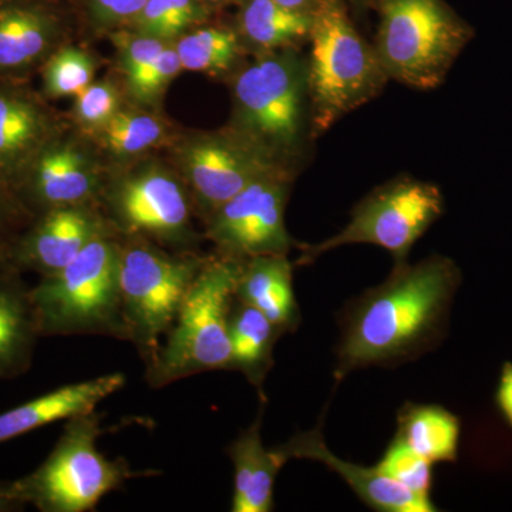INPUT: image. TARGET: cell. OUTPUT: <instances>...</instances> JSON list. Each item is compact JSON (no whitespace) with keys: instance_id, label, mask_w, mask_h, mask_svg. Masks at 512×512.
<instances>
[{"instance_id":"cell-1","label":"cell","mask_w":512,"mask_h":512,"mask_svg":"<svg viewBox=\"0 0 512 512\" xmlns=\"http://www.w3.org/2000/svg\"><path fill=\"white\" fill-rule=\"evenodd\" d=\"M460 284V269L447 256L394 265L386 281L343 311L335 383L356 370L399 366L436 349Z\"/></svg>"},{"instance_id":"cell-2","label":"cell","mask_w":512,"mask_h":512,"mask_svg":"<svg viewBox=\"0 0 512 512\" xmlns=\"http://www.w3.org/2000/svg\"><path fill=\"white\" fill-rule=\"evenodd\" d=\"M228 80L232 110L227 127L296 177L315 141L305 53L285 49L254 55Z\"/></svg>"},{"instance_id":"cell-3","label":"cell","mask_w":512,"mask_h":512,"mask_svg":"<svg viewBox=\"0 0 512 512\" xmlns=\"http://www.w3.org/2000/svg\"><path fill=\"white\" fill-rule=\"evenodd\" d=\"M309 92L313 138L376 99L390 82L375 46L360 35L346 0H322L309 37Z\"/></svg>"},{"instance_id":"cell-4","label":"cell","mask_w":512,"mask_h":512,"mask_svg":"<svg viewBox=\"0 0 512 512\" xmlns=\"http://www.w3.org/2000/svg\"><path fill=\"white\" fill-rule=\"evenodd\" d=\"M30 296L40 338L127 340L121 311L119 235L94 239L59 272L40 276Z\"/></svg>"},{"instance_id":"cell-5","label":"cell","mask_w":512,"mask_h":512,"mask_svg":"<svg viewBox=\"0 0 512 512\" xmlns=\"http://www.w3.org/2000/svg\"><path fill=\"white\" fill-rule=\"evenodd\" d=\"M241 266L242 259L207 256L156 359L146 367L148 386L161 389L200 373L231 372L229 315Z\"/></svg>"},{"instance_id":"cell-6","label":"cell","mask_w":512,"mask_h":512,"mask_svg":"<svg viewBox=\"0 0 512 512\" xmlns=\"http://www.w3.org/2000/svg\"><path fill=\"white\" fill-rule=\"evenodd\" d=\"M100 413L66 420L62 436L46 460L28 476L15 480L23 503L40 512H89L127 481L157 471L134 470L124 458H107L97 448L103 433Z\"/></svg>"},{"instance_id":"cell-7","label":"cell","mask_w":512,"mask_h":512,"mask_svg":"<svg viewBox=\"0 0 512 512\" xmlns=\"http://www.w3.org/2000/svg\"><path fill=\"white\" fill-rule=\"evenodd\" d=\"M375 49L390 82L434 90L473 40L474 30L444 0H379Z\"/></svg>"},{"instance_id":"cell-8","label":"cell","mask_w":512,"mask_h":512,"mask_svg":"<svg viewBox=\"0 0 512 512\" xmlns=\"http://www.w3.org/2000/svg\"><path fill=\"white\" fill-rule=\"evenodd\" d=\"M119 238L127 342L147 367L156 359L208 255L170 251L141 238Z\"/></svg>"},{"instance_id":"cell-9","label":"cell","mask_w":512,"mask_h":512,"mask_svg":"<svg viewBox=\"0 0 512 512\" xmlns=\"http://www.w3.org/2000/svg\"><path fill=\"white\" fill-rule=\"evenodd\" d=\"M99 205L119 237L141 238L177 252H198L190 191L177 170L144 161L106 175Z\"/></svg>"},{"instance_id":"cell-10","label":"cell","mask_w":512,"mask_h":512,"mask_svg":"<svg viewBox=\"0 0 512 512\" xmlns=\"http://www.w3.org/2000/svg\"><path fill=\"white\" fill-rule=\"evenodd\" d=\"M444 214V195L436 184L412 175H397L362 198L338 234L318 244H299L295 266L311 265L320 256L346 245L386 249L394 265L407 264L414 245Z\"/></svg>"},{"instance_id":"cell-11","label":"cell","mask_w":512,"mask_h":512,"mask_svg":"<svg viewBox=\"0 0 512 512\" xmlns=\"http://www.w3.org/2000/svg\"><path fill=\"white\" fill-rule=\"evenodd\" d=\"M174 158L201 222L256 181L272 175L296 178L228 127L183 138Z\"/></svg>"},{"instance_id":"cell-12","label":"cell","mask_w":512,"mask_h":512,"mask_svg":"<svg viewBox=\"0 0 512 512\" xmlns=\"http://www.w3.org/2000/svg\"><path fill=\"white\" fill-rule=\"evenodd\" d=\"M293 181L289 175H272L249 185L202 222L205 241L217 254L242 261L289 255L299 247L285 220Z\"/></svg>"},{"instance_id":"cell-13","label":"cell","mask_w":512,"mask_h":512,"mask_svg":"<svg viewBox=\"0 0 512 512\" xmlns=\"http://www.w3.org/2000/svg\"><path fill=\"white\" fill-rule=\"evenodd\" d=\"M106 175L90 148L62 130L40 151L15 192L36 217L53 208L99 202Z\"/></svg>"},{"instance_id":"cell-14","label":"cell","mask_w":512,"mask_h":512,"mask_svg":"<svg viewBox=\"0 0 512 512\" xmlns=\"http://www.w3.org/2000/svg\"><path fill=\"white\" fill-rule=\"evenodd\" d=\"M110 234L116 232L99 202L53 208L33 218L5 261L22 274L53 275L69 265L94 239Z\"/></svg>"},{"instance_id":"cell-15","label":"cell","mask_w":512,"mask_h":512,"mask_svg":"<svg viewBox=\"0 0 512 512\" xmlns=\"http://www.w3.org/2000/svg\"><path fill=\"white\" fill-rule=\"evenodd\" d=\"M62 131L26 80L0 79V183L15 191L35 158Z\"/></svg>"},{"instance_id":"cell-16","label":"cell","mask_w":512,"mask_h":512,"mask_svg":"<svg viewBox=\"0 0 512 512\" xmlns=\"http://www.w3.org/2000/svg\"><path fill=\"white\" fill-rule=\"evenodd\" d=\"M64 33L52 0H0V79L28 80L64 45Z\"/></svg>"},{"instance_id":"cell-17","label":"cell","mask_w":512,"mask_h":512,"mask_svg":"<svg viewBox=\"0 0 512 512\" xmlns=\"http://www.w3.org/2000/svg\"><path fill=\"white\" fill-rule=\"evenodd\" d=\"M323 424L312 430L295 434L274 450L288 463L291 460H311L325 464L335 471L363 504L379 512H436V504L431 497H421L390 480L376 467H363L349 463L333 454L326 446L322 430Z\"/></svg>"},{"instance_id":"cell-18","label":"cell","mask_w":512,"mask_h":512,"mask_svg":"<svg viewBox=\"0 0 512 512\" xmlns=\"http://www.w3.org/2000/svg\"><path fill=\"white\" fill-rule=\"evenodd\" d=\"M126 386L123 373H110L70 383L36 399L19 404L0 413V444L42 429L60 420H69L80 414L93 412L97 404L113 396Z\"/></svg>"},{"instance_id":"cell-19","label":"cell","mask_w":512,"mask_h":512,"mask_svg":"<svg viewBox=\"0 0 512 512\" xmlns=\"http://www.w3.org/2000/svg\"><path fill=\"white\" fill-rule=\"evenodd\" d=\"M39 338L30 288L22 272L0 259V380L28 372Z\"/></svg>"},{"instance_id":"cell-20","label":"cell","mask_w":512,"mask_h":512,"mask_svg":"<svg viewBox=\"0 0 512 512\" xmlns=\"http://www.w3.org/2000/svg\"><path fill=\"white\" fill-rule=\"evenodd\" d=\"M262 416L229 444L228 457L234 466L232 512H271L275 510V483L285 461L262 440Z\"/></svg>"},{"instance_id":"cell-21","label":"cell","mask_w":512,"mask_h":512,"mask_svg":"<svg viewBox=\"0 0 512 512\" xmlns=\"http://www.w3.org/2000/svg\"><path fill=\"white\" fill-rule=\"evenodd\" d=\"M293 268L288 255L244 259L235 298L264 313L282 330L293 333L301 325V311L293 289Z\"/></svg>"},{"instance_id":"cell-22","label":"cell","mask_w":512,"mask_h":512,"mask_svg":"<svg viewBox=\"0 0 512 512\" xmlns=\"http://www.w3.org/2000/svg\"><path fill=\"white\" fill-rule=\"evenodd\" d=\"M313 13L298 12L275 0H241L235 30L248 55L302 49L308 45Z\"/></svg>"},{"instance_id":"cell-23","label":"cell","mask_w":512,"mask_h":512,"mask_svg":"<svg viewBox=\"0 0 512 512\" xmlns=\"http://www.w3.org/2000/svg\"><path fill=\"white\" fill-rule=\"evenodd\" d=\"M284 336L264 313L235 298L229 315L231 339V372L245 376L265 402L266 376L274 367V349Z\"/></svg>"},{"instance_id":"cell-24","label":"cell","mask_w":512,"mask_h":512,"mask_svg":"<svg viewBox=\"0 0 512 512\" xmlns=\"http://www.w3.org/2000/svg\"><path fill=\"white\" fill-rule=\"evenodd\" d=\"M460 419L437 404L406 403L397 414V436L431 464L454 463Z\"/></svg>"},{"instance_id":"cell-25","label":"cell","mask_w":512,"mask_h":512,"mask_svg":"<svg viewBox=\"0 0 512 512\" xmlns=\"http://www.w3.org/2000/svg\"><path fill=\"white\" fill-rule=\"evenodd\" d=\"M183 70L211 77H231L248 53L234 26L207 23L178 37L173 43Z\"/></svg>"},{"instance_id":"cell-26","label":"cell","mask_w":512,"mask_h":512,"mask_svg":"<svg viewBox=\"0 0 512 512\" xmlns=\"http://www.w3.org/2000/svg\"><path fill=\"white\" fill-rule=\"evenodd\" d=\"M97 137L110 156L131 160L163 146L168 126L150 111L121 109Z\"/></svg>"},{"instance_id":"cell-27","label":"cell","mask_w":512,"mask_h":512,"mask_svg":"<svg viewBox=\"0 0 512 512\" xmlns=\"http://www.w3.org/2000/svg\"><path fill=\"white\" fill-rule=\"evenodd\" d=\"M214 9L202 0H147L126 29L174 43L190 30L210 22Z\"/></svg>"},{"instance_id":"cell-28","label":"cell","mask_w":512,"mask_h":512,"mask_svg":"<svg viewBox=\"0 0 512 512\" xmlns=\"http://www.w3.org/2000/svg\"><path fill=\"white\" fill-rule=\"evenodd\" d=\"M96 60L86 50L62 45L40 67L46 100L74 99L94 82Z\"/></svg>"},{"instance_id":"cell-29","label":"cell","mask_w":512,"mask_h":512,"mask_svg":"<svg viewBox=\"0 0 512 512\" xmlns=\"http://www.w3.org/2000/svg\"><path fill=\"white\" fill-rule=\"evenodd\" d=\"M433 466L434 464L419 456L396 434L375 467L384 476L403 485L412 493L431 497L434 484Z\"/></svg>"},{"instance_id":"cell-30","label":"cell","mask_w":512,"mask_h":512,"mask_svg":"<svg viewBox=\"0 0 512 512\" xmlns=\"http://www.w3.org/2000/svg\"><path fill=\"white\" fill-rule=\"evenodd\" d=\"M121 109L119 87L110 80H100L74 97L73 119L83 130L97 136Z\"/></svg>"},{"instance_id":"cell-31","label":"cell","mask_w":512,"mask_h":512,"mask_svg":"<svg viewBox=\"0 0 512 512\" xmlns=\"http://www.w3.org/2000/svg\"><path fill=\"white\" fill-rule=\"evenodd\" d=\"M183 72L180 57L173 43H170L157 59L148 64L133 79L126 82L127 92L137 103L153 106L163 97L165 90L175 77Z\"/></svg>"},{"instance_id":"cell-32","label":"cell","mask_w":512,"mask_h":512,"mask_svg":"<svg viewBox=\"0 0 512 512\" xmlns=\"http://www.w3.org/2000/svg\"><path fill=\"white\" fill-rule=\"evenodd\" d=\"M113 42L119 50V63L121 73L128 80L136 77L141 70L160 56L170 43L157 37L143 35L130 29H120L114 33Z\"/></svg>"},{"instance_id":"cell-33","label":"cell","mask_w":512,"mask_h":512,"mask_svg":"<svg viewBox=\"0 0 512 512\" xmlns=\"http://www.w3.org/2000/svg\"><path fill=\"white\" fill-rule=\"evenodd\" d=\"M33 218L35 215L23 205L16 192L0 183V259L5 261L10 248Z\"/></svg>"},{"instance_id":"cell-34","label":"cell","mask_w":512,"mask_h":512,"mask_svg":"<svg viewBox=\"0 0 512 512\" xmlns=\"http://www.w3.org/2000/svg\"><path fill=\"white\" fill-rule=\"evenodd\" d=\"M147 0H86L90 19L101 29L124 28Z\"/></svg>"},{"instance_id":"cell-35","label":"cell","mask_w":512,"mask_h":512,"mask_svg":"<svg viewBox=\"0 0 512 512\" xmlns=\"http://www.w3.org/2000/svg\"><path fill=\"white\" fill-rule=\"evenodd\" d=\"M495 402L507 423L512 427V363H504L498 380Z\"/></svg>"},{"instance_id":"cell-36","label":"cell","mask_w":512,"mask_h":512,"mask_svg":"<svg viewBox=\"0 0 512 512\" xmlns=\"http://www.w3.org/2000/svg\"><path fill=\"white\" fill-rule=\"evenodd\" d=\"M28 507L19 497L15 481L0 480V512H18Z\"/></svg>"},{"instance_id":"cell-37","label":"cell","mask_w":512,"mask_h":512,"mask_svg":"<svg viewBox=\"0 0 512 512\" xmlns=\"http://www.w3.org/2000/svg\"><path fill=\"white\" fill-rule=\"evenodd\" d=\"M279 5L303 13H315L322 0H275Z\"/></svg>"},{"instance_id":"cell-38","label":"cell","mask_w":512,"mask_h":512,"mask_svg":"<svg viewBox=\"0 0 512 512\" xmlns=\"http://www.w3.org/2000/svg\"><path fill=\"white\" fill-rule=\"evenodd\" d=\"M348 2L353 6V8L366 10L370 8H376L377 2H379V0H348Z\"/></svg>"},{"instance_id":"cell-39","label":"cell","mask_w":512,"mask_h":512,"mask_svg":"<svg viewBox=\"0 0 512 512\" xmlns=\"http://www.w3.org/2000/svg\"><path fill=\"white\" fill-rule=\"evenodd\" d=\"M207 3L212 9L221 8V6L232 5V3H239L241 0H202Z\"/></svg>"}]
</instances>
